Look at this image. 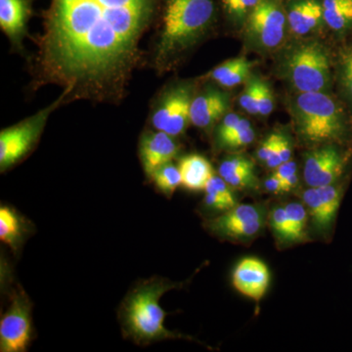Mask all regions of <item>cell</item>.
Here are the masks:
<instances>
[{"mask_svg":"<svg viewBox=\"0 0 352 352\" xmlns=\"http://www.w3.org/2000/svg\"><path fill=\"white\" fill-rule=\"evenodd\" d=\"M241 119H242V118H240L239 116L236 115V113H229V115H227L226 117L222 120L221 124H220L219 129V140L232 131Z\"/></svg>","mask_w":352,"mask_h":352,"instance_id":"1f68e13d","label":"cell"},{"mask_svg":"<svg viewBox=\"0 0 352 352\" xmlns=\"http://www.w3.org/2000/svg\"><path fill=\"white\" fill-rule=\"evenodd\" d=\"M288 73L298 91H322L330 82L327 52L318 43L300 46L289 58Z\"/></svg>","mask_w":352,"mask_h":352,"instance_id":"5b68a950","label":"cell"},{"mask_svg":"<svg viewBox=\"0 0 352 352\" xmlns=\"http://www.w3.org/2000/svg\"><path fill=\"white\" fill-rule=\"evenodd\" d=\"M151 178L157 189L168 197L173 195L176 188L182 185L179 168L171 163L164 164L155 170Z\"/></svg>","mask_w":352,"mask_h":352,"instance_id":"603a6c76","label":"cell"},{"mask_svg":"<svg viewBox=\"0 0 352 352\" xmlns=\"http://www.w3.org/2000/svg\"><path fill=\"white\" fill-rule=\"evenodd\" d=\"M298 177L296 173V175L289 176L287 179L283 180L285 192H289L295 188L296 185H298Z\"/></svg>","mask_w":352,"mask_h":352,"instance_id":"8d00e7d4","label":"cell"},{"mask_svg":"<svg viewBox=\"0 0 352 352\" xmlns=\"http://www.w3.org/2000/svg\"><path fill=\"white\" fill-rule=\"evenodd\" d=\"M192 100L191 89L188 87H178L170 90L153 112V126L173 138L180 135L191 122Z\"/></svg>","mask_w":352,"mask_h":352,"instance_id":"9c48e42d","label":"cell"},{"mask_svg":"<svg viewBox=\"0 0 352 352\" xmlns=\"http://www.w3.org/2000/svg\"><path fill=\"white\" fill-rule=\"evenodd\" d=\"M270 223L277 237L289 243V226L288 214L285 207H277L270 214Z\"/></svg>","mask_w":352,"mask_h":352,"instance_id":"484cf974","label":"cell"},{"mask_svg":"<svg viewBox=\"0 0 352 352\" xmlns=\"http://www.w3.org/2000/svg\"><path fill=\"white\" fill-rule=\"evenodd\" d=\"M22 222L17 214L10 208L2 206L0 208V240L11 249L19 247L22 240Z\"/></svg>","mask_w":352,"mask_h":352,"instance_id":"ffe728a7","label":"cell"},{"mask_svg":"<svg viewBox=\"0 0 352 352\" xmlns=\"http://www.w3.org/2000/svg\"><path fill=\"white\" fill-rule=\"evenodd\" d=\"M249 127H251V124H250L249 120L241 119L239 120V122H238V124H236L235 127H234L232 131L229 132V133L227 134V135L224 136V138L219 139V144L221 145L222 147H224L226 143H228L229 141L231 140V139H233L234 138H235V136H237L241 131L249 129Z\"/></svg>","mask_w":352,"mask_h":352,"instance_id":"836d02e7","label":"cell"},{"mask_svg":"<svg viewBox=\"0 0 352 352\" xmlns=\"http://www.w3.org/2000/svg\"><path fill=\"white\" fill-rule=\"evenodd\" d=\"M278 152H279L280 157H281L282 164L291 160V144H289L288 139L281 135V134H279V138H278Z\"/></svg>","mask_w":352,"mask_h":352,"instance_id":"e575fe53","label":"cell"},{"mask_svg":"<svg viewBox=\"0 0 352 352\" xmlns=\"http://www.w3.org/2000/svg\"><path fill=\"white\" fill-rule=\"evenodd\" d=\"M342 82L352 96V50L342 57Z\"/></svg>","mask_w":352,"mask_h":352,"instance_id":"4dcf8cb0","label":"cell"},{"mask_svg":"<svg viewBox=\"0 0 352 352\" xmlns=\"http://www.w3.org/2000/svg\"><path fill=\"white\" fill-rule=\"evenodd\" d=\"M229 107V97L219 90H208L192 100L190 120L200 129H208L221 119Z\"/></svg>","mask_w":352,"mask_h":352,"instance_id":"5bb4252c","label":"cell"},{"mask_svg":"<svg viewBox=\"0 0 352 352\" xmlns=\"http://www.w3.org/2000/svg\"><path fill=\"white\" fill-rule=\"evenodd\" d=\"M254 136H256V134H254V129H252V126L249 127V129L241 131L237 136L231 139L228 143H226L224 147L232 148V149L245 147V146L251 144L252 141H254Z\"/></svg>","mask_w":352,"mask_h":352,"instance_id":"f1b7e54d","label":"cell"},{"mask_svg":"<svg viewBox=\"0 0 352 352\" xmlns=\"http://www.w3.org/2000/svg\"><path fill=\"white\" fill-rule=\"evenodd\" d=\"M264 185H265V188L271 192V193L279 194L285 192L283 180L280 179L275 175H271L270 178H267L265 182H264Z\"/></svg>","mask_w":352,"mask_h":352,"instance_id":"d590c367","label":"cell"},{"mask_svg":"<svg viewBox=\"0 0 352 352\" xmlns=\"http://www.w3.org/2000/svg\"><path fill=\"white\" fill-rule=\"evenodd\" d=\"M303 201L305 204L308 214L312 217L315 226L322 232H327L332 227L333 222L328 217L325 206L319 195L316 187H309L303 194Z\"/></svg>","mask_w":352,"mask_h":352,"instance_id":"44dd1931","label":"cell"},{"mask_svg":"<svg viewBox=\"0 0 352 352\" xmlns=\"http://www.w3.org/2000/svg\"><path fill=\"white\" fill-rule=\"evenodd\" d=\"M28 14L25 0H0V27L11 38H19L23 34Z\"/></svg>","mask_w":352,"mask_h":352,"instance_id":"e0dca14e","label":"cell"},{"mask_svg":"<svg viewBox=\"0 0 352 352\" xmlns=\"http://www.w3.org/2000/svg\"><path fill=\"white\" fill-rule=\"evenodd\" d=\"M264 223L265 214L263 208L241 204L208 221V228L223 239L248 240L256 237L263 230Z\"/></svg>","mask_w":352,"mask_h":352,"instance_id":"ba28073f","label":"cell"},{"mask_svg":"<svg viewBox=\"0 0 352 352\" xmlns=\"http://www.w3.org/2000/svg\"><path fill=\"white\" fill-rule=\"evenodd\" d=\"M176 286L177 284L161 278H153L138 285L122 303L120 317L124 332L143 344L164 339H186L164 327L166 314L160 305L162 296Z\"/></svg>","mask_w":352,"mask_h":352,"instance_id":"7a4b0ae2","label":"cell"},{"mask_svg":"<svg viewBox=\"0 0 352 352\" xmlns=\"http://www.w3.org/2000/svg\"><path fill=\"white\" fill-rule=\"evenodd\" d=\"M254 170V163L245 157H231L224 160L220 164L219 173L222 178L242 173V171Z\"/></svg>","mask_w":352,"mask_h":352,"instance_id":"cb8c5ba5","label":"cell"},{"mask_svg":"<svg viewBox=\"0 0 352 352\" xmlns=\"http://www.w3.org/2000/svg\"><path fill=\"white\" fill-rule=\"evenodd\" d=\"M178 168L182 175V185L190 191L205 190L208 182L214 175L212 164L201 155L183 157Z\"/></svg>","mask_w":352,"mask_h":352,"instance_id":"9a60e30c","label":"cell"},{"mask_svg":"<svg viewBox=\"0 0 352 352\" xmlns=\"http://www.w3.org/2000/svg\"><path fill=\"white\" fill-rule=\"evenodd\" d=\"M296 164L295 162L289 161L285 162V163L280 164L277 166L274 175L279 177L280 179L285 180L289 176L296 175Z\"/></svg>","mask_w":352,"mask_h":352,"instance_id":"d6a6232c","label":"cell"},{"mask_svg":"<svg viewBox=\"0 0 352 352\" xmlns=\"http://www.w3.org/2000/svg\"><path fill=\"white\" fill-rule=\"evenodd\" d=\"M286 17L275 0H261L249 17L250 32L264 47H276L284 38Z\"/></svg>","mask_w":352,"mask_h":352,"instance_id":"30bf717a","label":"cell"},{"mask_svg":"<svg viewBox=\"0 0 352 352\" xmlns=\"http://www.w3.org/2000/svg\"><path fill=\"white\" fill-rule=\"evenodd\" d=\"M270 279L268 266L261 259L252 256L241 259L232 273L234 288L256 302L265 296Z\"/></svg>","mask_w":352,"mask_h":352,"instance_id":"7c38bea8","label":"cell"},{"mask_svg":"<svg viewBox=\"0 0 352 352\" xmlns=\"http://www.w3.org/2000/svg\"><path fill=\"white\" fill-rule=\"evenodd\" d=\"M296 117L298 131L308 142H330L344 133L342 111L324 92H300L296 102Z\"/></svg>","mask_w":352,"mask_h":352,"instance_id":"277c9868","label":"cell"},{"mask_svg":"<svg viewBox=\"0 0 352 352\" xmlns=\"http://www.w3.org/2000/svg\"><path fill=\"white\" fill-rule=\"evenodd\" d=\"M224 9L232 17H245L248 13H251L252 9L258 6L261 0H221Z\"/></svg>","mask_w":352,"mask_h":352,"instance_id":"4316f807","label":"cell"},{"mask_svg":"<svg viewBox=\"0 0 352 352\" xmlns=\"http://www.w3.org/2000/svg\"><path fill=\"white\" fill-rule=\"evenodd\" d=\"M32 305L19 289L11 296L8 310L0 321V351H27L32 340Z\"/></svg>","mask_w":352,"mask_h":352,"instance_id":"52a82bcc","label":"cell"},{"mask_svg":"<svg viewBox=\"0 0 352 352\" xmlns=\"http://www.w3.org/2000/svg\"><path fill=\"white\" fill-rule=\"evenodd\" d=\"M274 108L272 92L266 83L259 82L258 87V115L268 116Z\"/></svg>","mask_w":352,"mask_h":352,"instance_id":"83f0119b","label":"cell"},{"mask_svg":"<svg viewBox=\"0 0 352 352\" xmlns=\"http://www.w3.org/2000/svg\"><path fill=\"white\" fill-rule=\"evenodd\" d=\"M252 63L245 58L229 60L215 68L210 78L221 87H234L244 82L252 69Z\"/></svg>","mask_w":352,"mask_h":352,"instance_id":"ac0fdd59","label":"cell"},{"mask_svg":"<svg viewBox=\"0 0 352 352\" xmlns=\"http://www.w3.org/2000/svg\"><path fill=\"white\" fill-rule=\"evenodd\" d=\"M323 19L333 31H342L352 25V0H323Z\"/></svg>","mask_w":352,"mask_h":352,"instance_id":"d6986e66","label":"cell"},{"mask_svg":"<svg viewBox=\"0 0 352 352\" xmlns=\"http://www.w3.org/2000/svg\"><path fill=\"white\" fill-rule=\"evenodd\" d=\"M288 214L289 235V243L302 242L305 239L308 212L300 203H289L285 206Z\"/></svg>","mask_w":352,"mask_h":352,"instance_id":"7402d4cb","label":"cell"},{"mask_svg":"<svg viewBox=\"0 0 352 352\" xmlns=\"http://www.w3.org/2000/svg\"><path fill=\"white\" fill-rule=\"evenodd\" d=\"M261 80L252 78L240 96V105L252 115L258 113V87Z\"/></svg>","mask_w":352,"mask_h":352,"instance_id":"d4e9b609","label":"cell"},{"mask_svg":"<svg viewBox=\"0 0 352 352\" xmlns=\"http://www.w3.org/2000/svg\"><path fill=\"white\" fill-rule=\"evenodd\" d=\"M278 138L279 134L272 133L261 143L258 151V157L261 161L266 162L270 159L276 148Z\"/></svg>","mask_w":352,"mask_h":352,"instance_id":"f546056e","label":"cell"},{"mask_svg":"<svg viewBox=\"0 0 352 352\" xmlns=\"http://www.w3.org/2000/svg\"><path fill=\"white\" fill-rule=\"evenodd\" d=\"M162 0H53L41 66L69 94L103 96L122 88Z\"/></svg>","mask_w":352,"mask_h":352,"instance_id":"6da1fadb","label":"cell"},{"mask_svg":"<svg viewBox=\"0 0 352 352\" xmlns=\"http://www.w3.org/2000/svg\"><path fill=\"white\" fill-rule=\"evenodd\" d=\"M68 90H65V94L50 107L44 109L32 116L24 122H20L17 126L3 129L0 133V168L1 171L14 166L23 159L31 150L39 138L46 120L51 112L60 104L65 95H68Z\"/></svg>","mask_w":352,"mask_h":352,"instance_id":"8992f818","label":"cell"},{"mask_svg":"<svg viewBox=\"0 0 352 352\" xmlns=\"http://www.w3.org/2000/svg\"><path fill=\"white\" fill-rule=\"evenodd\" d=\"M214 16L212 0H168L163 29L157 44L159 64L193 45L206 32Z\"/></svg>","mask_w":352,"mask_h":352,"instance_id":"3957f363","label":"cell"},{"mask_svg":"<svg viewBox=\"0 0 352 352\" xmlns=\"http://www.w3.org/2000/svg\"><path fill=\"white\" fill-rule=\"evenodd\" d=\"M346 168V157L333 146H326L307 155L305 179L309 187L333 184Z\"/></svg>","mask_w":352,"mask_h":352,"instance_id":"8fae6325","label":"cell"},{"mask_svg":"<svg viewBox=\"0 0 352 352\" xmlns=\"http://www.w3.org/2000/svg\"><path fill=\"white\" fill-rule=\"evenodd\" d=\"M323 18L322 4L316 0H300L292 6L288 21L292 31L303 36L311 32Z\"/></svg>","mask_w":352,"mask_h":352,"instance_id":"2e32d148","label":"cell"},{"mask_svg":"<svg viewBox=\"0 0 352 352\" xmlns=\"http://www.w3.org/2000/svg\"><path fill=\"white\" fill-rule=\"evenodd\" d=\"M179 152L173 136L164 131L146 132L139 145L141 163L148 177L157 168L170 163Z\"/></svg>","mask_w":352,"mask_h":352,"instance_id":"4fadbf2b","label":"cell"}]
</instances>
